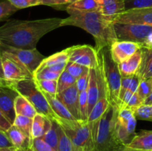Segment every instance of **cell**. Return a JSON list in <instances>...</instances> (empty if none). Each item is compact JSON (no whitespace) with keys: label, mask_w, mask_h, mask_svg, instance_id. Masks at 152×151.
<instances>
[{"label":"cell","mask_w":152,"mask_h":151,"mask_svg":"<svg viewBox=\"0 0 152 151\" xmlns=\"http://www.w3.org/2000/svg\"><path fill=\"white\" fill-rule=\"evenodd\" d=\"M151 78V80L152 81V77H151V78Z\"/></svg>","instance_id":"52"},{"label":"cell","mask_w":152,"mask_h":151,"mask_svg":"<svg viewBox=\"0 0 152 151\" xmlns=\"http://www.w3.org/2000/svg\"><path fill=\"white\" fill-rule=\"evenodd\" d=\"M126 10L152 7V0H123Z\"/></svg>","instance_id":"38"},{"label":"cell","mask_w":152,"mask_h":151,"mask_svg":"<svg viewBox=\"0 0 152 151\" xmlns=\"http://www.w3.org/2000/svg\"><path fill=\"white\" fill-rule=\"evenodd\" d=\"M152 92V81L151 78L145 80H141L140 83L139 87L137 91V94L138 95L140 99L142 102H145V99L149 96Z\"/></svg>","instance_id":"33"},{"label":"cell","mask_w":152,"mask_h":151,"mask_svg":"<svg viewBox=\"0 0 152 151\" xmlns=\"http://www.w3.org/2000/svg\"><path fill=\"white\" fill-rule=\"evenodd\" d=\"M1 58H2V55H1V50H0V78H1V79H3L4 81V74H3V70H2V63H1Z\"/></svg>","instance_id":"47"},{"label":"cell","mask_w":152,"mask_h":151,"mask_svg":"<svg viewBox=\"0 0 152 151\" xmlns=\"http://www.w3.org/2000/svg\"><path fill=\"white\" fill-rule=\"evenodd\" d=\"M0 50H4L13 54L33 76H34L36 70L42 62L46 58L41 54L37 48L20 49L1 44Z\"/></svg>","instance_id":"10"},{"label":"cell","mask_w":152,"mask_h":151,"mask_svg":"<svg viewBox=\"0 0 152 151\" xmlns=\"http://www.w3.org/2000/svg\"><path fill=\"white\" fill-rule=\"evenodd\" d=\"M98 53V59L102 67L104 81L106 84L111 105L119 107V94L122 76L118 65L112 59L109 47H105Z\"/></svg>","instance_id":"4"},{"label":"cell","mask_w":152,"mask_h":151,"mask_svg":"<svg viewBox=\"0 0 152 151\" xmlns=\"http://www.w3.org/2000/svg\"><path fill=\"white\" fill-rule=\"evenodd\" d=\"M110 105H111V103H110V101L108 97H102L96 102L95 106L94 107L93 109L89 113L87 122L92 133L93 138L94 137L95 133H96L99 121H100L101 118L104 115L105 111L109 107Z\"/></svg>","instance_id":"16"},{"label":"cell","mask_w":152,"mask_h":151,"mask_svg":"<svg viewBox=\"0 0 152 151\" xmlns=\"http://www.w3.org/2000/svg\"><path fill=\"white\" fill-rule=\"evenodd\" d=\"M62 127L72 143L73 151H95L94 142L87 121H56Z\"/></svg>","instance_id":"6"},{"label":"cell","mask_w":152,"mask_h":151,"mask_svg":"<svg viewBox=\"0 0 152 151\" xmlns=\"http://www.w3.org/2000/svg\"><path fill=\"white\" fill-rule=\"evenodd\" d=\"M132 76L122 77L121 87H120V94H119V106H120V102H121L125 93H126V91L129 90V86H130V84H131V81H132Z\"/></svg>","instance_id":"44"},{"label":"cell","mask_w":152,"mask_h":151,"mask_svg":"<svg viewBox=\"0 0 152 151\" xmlns=\"http://www.w3.org/2000/svg\"><path fill=\"white\" fill-rule=\"evenodd\" d=\"M88 70L89 68H86V67L82 66V65H78V64L73 63V62H68L66 68H65V70L68 71L71 76H73L77 79Z\"/></svg>","instance_id":"39"},{"label":"cell","mask_w":152,"mask_h":151,"mask_svg":"<svg viewBox=\"0 0 152 151\" xmlns=\"http://www.w3.org/2000/svg\"><path fill=\"white\" fill-rule=\"evenodd\" d=\"M69 16L63 19L62 27L74 26L82 28L94 38L95 48L100 51L118 41L114 28V23L102 16L99 12H82L65 9Z\"/></svg>","instance_id":"2"},{"label":"cell","mask_w":152,"mask_h":151,"mask_svg":"<svg viewBox=\"0 0 152 151\" xmlns=\"http://www.w3.org/2000/svg\"><path fill=\"white\" fill-rule=\"evenodd\" d=\"M51 127L45 133L42 139H44L55 150L57 151L58 142H59V131H58L59 124L56 121H53V120H51Z\"/></svg>","instance_id":"28"},{"label":"cell","mask_w":152,"mask_h":151,"mask_svg":"<svg viewBox=\"0 0 152 151\" xmlns=\"http://www.w3.org/2000/svg\"><path fill=\"white\" fill-rule=\"evenodd\" d=\"M10 1L16 8L23 9L34 6L42 5L43 0H7Z\"/></svg>","instance_id":"41"},{"label":"cell","mask_w":152,"mask_h":151,"mask_svg":"<svg viewBox=\"0 0 152 151\" xmlns=\"http://www.w3.org/2000/svg\"><path fill=\"white\" fill-rule=\"evenodd\" d=\"M118 107L110 105L99 121L94 137L95 151H120L126 146L121 143L116 132Z\"/></svg>","instance_id":"3"},{"label":"cell","mask_w":152,"mask_h":151,"mask_svg":"<svg viewBox=\"0 0 152 151\" xmlns=\"http://www.w3.org/2000/svg\"><path fill=\"white\" fill-rule=\"evenodd\" d=\"M19 9L16 8L10 1H4L0 2V22L7 19L10 16L18 11Z\"/></svg>","instance_id":"36"},{"label":"cell","mask_w":152,"mask_h":151,"mask_svg":"<svg viewBox=\"0 0 152 151\" xmlns=\"http://www.w3.org/2000/svg\"><path fill=\"white\" fill-rule=\"evenodd\" d=\"M34 81L42 91L52 95V96H56L58 81L56 80H39L35 79V78H34Z\"/></svg>","instance_id":"31"},{"label":"cell","mask_w":152,"mask_h":151,"mask_svg":"<svg viewBox=\"0 0 152 151\" xmlns=\"http://www.w3.org/2000/svg\"><path fill=\"white\" fill-rule=\"evenodd\" d=\"M13 124L17 127L19 130H22L24 133H25L28 137L31 139L33 118H28L24 115H16Z\"/></svg>","instance_id":"29"},{"label":"cell","mask_w":152,"mask_h":151,"mask_svg":"<svg viewBox=\"0 0 152 151\" xmlns=\"http://www.w3.org/2000/svg\"><path fill=\"white\" fill-rule=\"evenodd\" d=\"M113 23L137 24L152 27V7L125 10L113 19Z\"/></svg>","instance_id":"12"},{"label":"cell","mask_w":152,"mask_h":151,"mask_svg":"<svg viewBox=\"0 0 152 151\" xmlns=\"http://www.w3.org/2000/svg\"><path fill=\"white\" fill-rule=\"evenodd\" d=\"M75 1L77 0H43L42 5L50 6V7H53L55 8L65 7V9L70 4Z\"/></svg>","instance_id":"42"},{"label":"cell","mask_w":152,"mask_h":151,"mask_svg":"<svg viewBox=\"0 0 152 151\" xmlns=\"http://www.w3.org/2000/svg\"><path fill=\"white\" fill-rule=\"evenodd\" d=\"M0 44H1V43H0Z\"/></svg>","instance_id":"53"},{"label":"cell","mask_w":152,"mask_h":151,"mask_svg":"<svg viewBox=\"0 0 152 151\" xmlns=\"http://www.w3.org/2000/svg\"><path fill=\"white\" fill-rule=\"evenodd\" d=\"M137 119L152 121V105H142L134 110Z\"/></svg>","instance_id":"35"},{"label":"cell","mask_w":152,"mask_h":151,"mask_svg":"<svg viewBox=\"0 0 152 151\" xmlns=\"http://www.w3.org/2000/svg\"><path fill=\"white\" fill-rule=\"evenodd\" d=\"M142 60L137 73L141 80L148 79L152 77V47H142Z\"/></svg>","instance_id":"21"},{"label":"cell","mask_w":152,"mask_h":151,"mask_svg":"<svg viewBox=\"0 0 152 151\" xmlns=\"http://www.w3.org/2000/svg\"><path fill=\"white\" fill-rule=\"evenodd\" d=\"M142 60L141 48L126 61L119 64L118 68L122 77H129L135 75L139 70Z\"/></svg>","instance_id":"18"},{"label":"cell","mask_w":152,"mask_h":151,"mask_svg":"<svg viewBox=\"0 0 152 151\" xmlns=\"http://www.w3.org/2000/svg\"><path fill=\"white\" fill-rule=\"evenodd\" d=\"M56 97L66 107L76 119L80 121V93L76 83L62 93L56 94Z\"/></svg>","instance_id":"15"},{"label":"cell","mask_w":152,"mask_h":151,"mask_svg":"<svg viewBox=\"0 0 152 151\" xmlns=\"http://www.w3.org/2000/svg\"><path fill=\"white\" fill-rule=\"evenodd\" d=\"M120 151H142V150H134V149H132V148H129V147H125L124 149H123L122 150Z\"/></svg>","instance_id":"50"},{"label":"cell","mask_w":152,"mask_h":151,"mask_svg":"<svg viewBox=\"0 0 152 151\" xmlns=\"http://www.w3.org/2000/svg\"><path fill=\"white\" fill-rule=\"evenodd\" d=\"M62 73L55 72L45 68L34 76V78L39 80H56L58 81Z\"/></svg>","instance_id":"40"},{"label":"cell","mask_w":152,"mask_h":151,"mask_svg":"<svg viewBox=\"0 0 152 151\" xmlns=\"http://www.w3.org/2000/svg\"><path fill=\"white\" fill-rule=\"evenodd\" d=\"M46 99L48 102L49 105H50V107L53 110V112L56 113V115L59 117L60 119L65 120V121H78L76 119L72 114L69 112L66 107L57 99L55 96H52V95L48 94L47 93H44Z\"/></svg>","instance_id":"22"},{"label":"cell","mask_w":152,"mask_h":151,"mask_svg":"<svg viewBox=\"0 0 152 151\" xmlns=\"http://www.w3.org/2000/svg\"><path fill=\"white\" fill-rule=\"evenodd\" d=\"M143 105H152V92L148 98L145 100Z\"/></svg>","instance_id":"48"},{"label":"cell","mask_w":152,"mask_h":151,"mask_svg":"<svg viewBox=\"0 0 152 151\" xmlns=\"http://www.w3.org/2000/svg\"><path fill=\"white\" fill-rule=\"evenodd\" d=\"M67 8L82 12H94L99 11V4L96 0H77L65 9Z\"/></svg>","instance_id":"26"},{"label":"cell","mask_w":152,"mask_h":151,"mask_svg":"<svg viewBox=\"0 0 152 151\" xmlns=\"http://www.w3.org/2000/svg\"><path fill=\"white\" fill-rule=\"evenodd\" d=\"M137 127V118L134 110L129 108L118 109L116 132L118 139L124 146L127 147L136 135L135 129Z\"/></svg>","instance_id":"9"},{"label":"cell","mask_w":152,"mask_h":151,"mask_svg":"<svg viewBox=\"0 0 152 151\" xmlns=\"http://www.w3.org/2000/svg\"><path fill=\"white\" fill-rule=\"evenodd\" d=\"M13 147L4 132L0 130V148Z\"/></svg>","instance_id":"46"},{"label":"cell","mask_w":152,"mask_h":151,"mask_svg":"<svg viewBox=\"0 0 152 151\" xmlns=\"http://www.w3.org/2000/svg\"><path fill=\"white\" fill-rule=\"evenodd\" d=\"M0 151H16L15 147H2L0 148Z\"/></svg>","instance_id":"49"},{"label":"cell","mask_w":152,"mask_h":151,"mask_svg":"<svg viewBox=\"0 0 152 151\" xmlns=\"http://www.w3.org/2000/svg\"><path fill=\"white\" fill-rule=\"evenodd\" d=\"M13 124L8 121L7 118L4 116V114L0 110V130L5 133Z\"/></svg>","instance_id":"45"},{"label":"cell","mask_w":152,"mask_h":151,"mask_svg":"<svg viewBox=\"0 0 152 151\" xmlns=\"http://www.w3.org/2000/svg\"><path fill=\"white\" fill-rule=\"evenodd\" d=\"M30 150L31 151H56L42 138L31 139Z\"/></svg>","instance_id":"37"},{"label":"cell","mask_w":152,"mask_h":151,"mask_svg":"<svg viewBox=\"0 0 152 151\" xmlns=\"http://www.w3.org/2000/svg\"><path fill=\"white\" fill-rule=\"evenodd\" d=\"M118 41H129L140 44L144 47L152 34V27L137 24L114 23Z\"/></svg>","instance_id":"8"},{"label":"cell","mask_w":152,"mask_h":151,"mask_svg":"<svg viewBox=\"0 0 152 151\" xmlns=\"http://www.w3.org/2000/svg\"><path fill=\"white\" fill-rule=\"evenodd\" d=\"M142 46L139 43L129 41H116L109 47L113 60L119 65L133 56Z\"/></svg>","instance_id":"13"},{"label":"cell","mask_w":152,"mask_h":151,"mask_svg":"<svg viewBox=\"0 0 152 151\" xmlns=\"http://www.w3.org/2000/svg\"><path fill=\"white\" fill-rule=\"evenodd\" d=\"M19 93L7 85L0 86V110L12 124L16 118L14 103Z\"/></svg>","instance_id":"14"},{"label":"cell","mask_w":152,"mask_h":151,"mask_svg":"<svg viewBox=\"0 0 152 151\" xmlns=\"http://www.w3.org/2000/svg\"><path fill=\"white\" fill-rule=\"evenodd\" d=\"M62 20L60 18L10 19L0 27V43L16 48H36L42 37L62 27Z\"/></svg>","instance_id":"1"},{"label":"cell","mask_w":152,"mask_h":151,"mask_svg":"<svg viewBox=\"0 0 152 151\" xmlns=\"http://www.w3.org/2000/svg\"><path fill=\"white\" fill-rule=\"evenodd\" d=\"M80 121H87L88 114V87L80 93Z\"/></svg>","instance_id":"34"},{"label":"cell","mask_w":152,"mask_h":151,"mask_svg":"<svg viewBox=\"0 0 152 151\" xmlns=\"http://www.w3.org/2000/svg\"><path fill=\"white\" fill-rule=\"evenodd\" d=\"M0 50L2 55L1 63L4 79L7 86L23 80L34 78V76L13 54L4 50Z\"/></svg>","instance_id":"7"},{"label":"cell","mask_w":152,"mask_h":151,"mask_svg":"<svg viewBox=\"0 0 152 151\" xmlns=\"http://www.w3.org/2000/svg\"><path fill=\"white\" fill-rule=\"evenodd\" d=\"M58 131H59V142H58L57 151H73V146L71 139L59 124L58 127Z\"/></svg>","instance_id":"32"},{"label":"cell","mask_w":152,"mask_h":151,"mask_svg":"<svg viewBox=\"0 0 152 151\" xmlns=\"http://www.w3.org/2000/svg\"><path fill=\"white\" fill-rule=\"evenodd\" d=\"M89 74H90V69L86 71L84 74L79 77L77 79L76 84H77V88H78L79 93L83 91V90L86 89L88 85V80H89Z\"/></svg>","instance_id":"43"},{"label":"cell","mask_w":152,"mask_h":151,"mask_svg":"<svg viewBox=\"0 0 152 151\" xmlns=\"http://www.w3.org/2000/svg\"><path fill=\"white\" fill-rule=\"evenodd\" d=\"M52 121L45 115L37 113L33 118L31 139L42 138L51 127Z\"/></svg>","instance_id":"23"},{"label":"cell","mask_w":152,"mask_h":151,"mask_svg":"<svg viewBox=\"0 0 152 151\" xmlns=\"http://www.w3.org/2000/svg\"><path fill=\"white\" fill-rule=\"evenodd\" d=\"M68 60H69V56H68V49H65V50H62V51L54 53V54L51 55L49 57L45 58L42 62V63L40 64L39 68L36 70L34 75L42 70L45 68H50V67L60 65V64L68 63Z\"/></svg>","instance_id":"25"},{"label":"cell","mask_w":152,"mask_h":151,"mask_svg":"<svg viewBox=\"0 0 152 151\" xmlns=\"http://www.w3.org/2000/svg\"><path fill=\"white\" fill-rule=\"evenodd\" d=\"M142 105H143V102L140 99L137 93H133L129 90H127L120 102L118 109L129 108V109H132L134 110L136 108L141 106Z\"/></svg>","instance_id":"27"},{"label":"cell","mask_w":152,"mask_h":151,"mask_svg":"<svg viewBox=\"0 0 152 151\" xmlns=\"http://www.w3.org/2000/svg\"><path fill=\"white\" fill-rule=\"evenodd\" d=\"M99 11L102 16L112 22L113 19L126 10L123 0H96Z\"/></svg>","instance_id":"17"},{"label":"cell","mask_w":152,"mask_h":151,"mask_svg":"<svg viewBox=\"0 0 152 151\" xmlns=\"http://www.w3.org/2000/svg\"><path fill=\"white\" fill-rule=\"evenodd\" d=\"M5 133L13 147L16 148H25L30 150L31 139L17 127L13 124L5 132Z\"/></svg>","instance_id":"20"},{"label":"cell","mask_w":152,"mask_h":151,"mask_svg":"<svg viewBox=\"0 0 152 151\" xmlns=\"http://www.w3.org/2000/svg\"><path fill=\"white\" fill-rule=\"evenodd\" d=\"M127 147L142 151H152V130H140L136 133Z\"/></svg>","instance_id":"19"},{"label":"cell","mask_w":152,"mask_h":151,"mask_svg":"<svg viewBox=\"0 0 152 151\" xmlns=\"http://www.w3.org/2000/svg\"><path fill=\"white\" fill-rule=\"evenodd\" d=\"M77 81V78H74L71 76L67 70H64L61 73L59 79H58V86H57V94L62 93L66 89L69 88L70 87L74 84Z\"/></svg>","instance_id":"30"},{"label":"cell","mask_w":152,"mask_h":151,"mask_svg":"<svg viewBox=\"0 0 152 151\" xmlns=\"http://www.w3.org/2000/svg\"><path fill=\"white\" fill-rule=\"evenodd\" d=\"M16 151H31V150L25 149V148H16Z\"/></svg>","instance_id":"51"},{"label":"cell","mask_w":152,"mask_h":151,"mask_svg":"<svg viewBox=\"0 0 152 151\" xmlns=\"http://www.w3.org/2000/svg\"><path fill=\"white\" fill-rule=\"evenodd\" d=\"M68 62L78 64L91 69L95 68L98 64V53L95 47L91 45H74L68 47Z\"/></svg>","instance_id":"11"},{"label":"cell","mask_w":152,"mask_h":151,"mask_svg":"<svg viewBox=\"0 0 152 151\" xmlns=\"http://www.w3.org/2000/svg\"><path fill=\"white\" fill-rule=\"evenodd\" d=\"M14 107L16 115L34 118V117L38 113L34 105L22 95L19 94L15 99Z\"/></svg>","instance_id":"24"},{"label":"cell","mask_w":152,"mask_h":151,"mask_svg":"<svg viewBox=\"0 0 152 151\" xmlns=\"http://www.w3.org/2000/svg\"><path fill=\"white\" fill-rule=\"evenodd\" d=\"M9 87L14 89L19 95L26 98L34 105L38 113L53 121H58L60 119L51 109L43 92L36 84L34 78L23 80Z\"/></svg>","instance_id":"5"}]
</instances>
